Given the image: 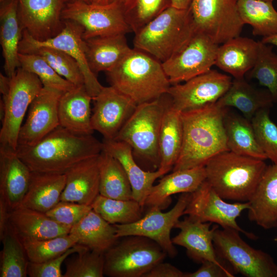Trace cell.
I'll return each mask as SVG.
<instances>
[{"mask_svg": "<svg viewBox=\"0 0 277 277\" xmlns=\"http://www.w3.org/2000/svg\"><path fill=\"white\" fill-rule=\"evenodd\" d=\"M248 202L249 220L265 229L277 226V164L267 165Z\"/></svg>", "mask_w": 277, "mask_h": 277, "instance_id": "484cf974", "label": "cell"}, {"mask_svg": "<svg viewBox=\"0 0 277 277\" xmlns=\"http://www.w3.org/2000/svg\"><path fill=\"white\" fill-rule=\"evenodd\" d=\"M248 73L249 77L265 87L277 102V54L272 46L259 41L256 60Z\"/></svg>", "mask_w": 277, "mask_h": 277, "instance_id": "60d3db41", "label": "cell"}, {"mask_svg": "<svg viewBox=\"0 0 277 277\" xmlns=\"http://www.w3.org/2000/svg\"><path fill=\"white\" fill-rule=\"evenodd\" d=\"M226 109L216 103L181 112L183 145L172 171L205 166L217 154L229 150L224 125Z\"/></svg>", "mask_w": 277, "mask_h": 277, "instance_id": "7a4b0ae2", "label": "cell"}, {"mask_svg": "<svg viewBox=\"0 0 277 277\" xmlns=\"http://www.w3.org/2000/svg\"><path fill=\"white\" fill-rule=\"evenodd\" d=\"M10 209L4 200L0 197V239L8 228Z\"/></svg>", "mask_w": 277, "mask_h": 277, "instance_id": "816d5d0a", "label": "cell"}, {"mask_svg": "<svg viewBox=\"0 0 277 277\" xmlns=\"http://www.w3.org/2000/svg\"><path fill=\"white\" fill-rule=\"evenodd\" d=\"M249 207L248 202H225L205 180L197 189L190 193L184 214L202 222L214 223L222 228L235 229L249 239H255L254 234L245 231L236 222L242 212Z\"/></svg>", "mask_w": 277, "mask_h": 277, "instance_id": "9a60e30c", "label": "cell"}, {"mask_svg": "<svg viewBox=\"0 0 277 277\" xmlns=\"http://www.w3.org/2000/svg\"><path fill=\"white\" fill-rule=\"evenodd\" d=\"M70 0H18L21 28L37 41L57 35L64 27L62 12Z\"/></svg>", "mask_w": 277, "mask_h": 277, "instance_id": "e0dca14e", "label": "cell"}, {"mask_svg": "<svg viewBox=\"0 0 277 277\" xmlns=\"http://www.w3.org/2000/svg\"><path fill=\"white\" fill-rule=\"evenodd\" d=\"M69 234L77 244L104 253L119 239L114 225L109 223L92 209L71 228Z\"/></svg>", "mask_w": 277, "mask_h": 277, "instance_id": "1f68e13d", "label": "cell"}, {"mask_svg": "<svg viewBox=\"0 0 277 277\" xmlns=\"http://www.w3.org/2000/svg\"><path fill=\"white\" fill-rule=\"evenodd\" d=\"M19 53L38 54L60 76L74 86L85 85L79 64L72 56L62 50L49 47H38L21 49Z\"/></svg>", "mask_w": 277, "mask_h": 277, "instance_id": "ab89813d", "label": "cell"}, {"mask_svg": "<svg viewBox=\"0 0 277 277\" xmlns=\"http://www.w3.org/2000/svg\"><path fill=\"white\" fill-rule=\"evenodd\" d=\"M274 102L267 89H256L242 77L232 80L229 89L216 104L223 108L234 107L251 121L259 110L270 108Z\"/></svg>", "mask_w": 277, "mask_h": 277, "instance_id": "d6a6232c", "label": "cell"}, {"mask_svg": "<svg viewBox=\"0 0 277 277\" xmlns=\"http://www.w3.org/2000/svg\"><path fill=\"white\" fill-rule=\"evenodd\" d=\"M240 232L229 228L215 229L213 246L218 258L232 271L246 277H277V264L268 253L246 243Z\"/></svg>", "mask_w": 277, "mask_h": 277, "instance_id": "ba28073f", "label": "cell"}, {"mask_svg": "<svg viewBox=\"0 0 277 277\" xmlns=\"http://www.w3.org/2000/svg\"><path fill=\"white\" fill-rule=\"evenodd\" d=\"M31 174L16 150L0 146V197L10 210L20 205L28 190Z\"/></svg>", "mask_w": 277, "mask_h": 277, "instance_id": "44dd1931", "label": "cell"}, {"mask_svg": "<svg viewBox=\"0 0 277 277\" xmlns=\"http://www.w3.org/2000/svg\"><path fill=\"white\" fill-rule=\"evenodd\" d=\"M66 263L63 277H103L104 275V253L85 247Z\"/></svg>", "mask_w": 277, "mask_h": 277, "instance_id": "f6af8a7d", "label": "cell"}, {"mask_svg": "<svg viewBox=\"0 0 277 277\" xmlns=\"http://www.w3.org/2000/svg\"><path fill=\"white\" fill-rule=\"evenodd\" d=\"M270 108L259 110L251 120L260 147L268 159L277 164V126L269 116Z\"/></svg>", "mask_w": 277, "mask_h": 277, "instance_id": "bcb514c9", "label": "cell"}, {"mask_svg": "<svg viewBox=\"0 0 277 277\" xmlns=\"http://www.w3.org/2000/svg\"><path fill=\"white\" fill-rule=\"evenodd\" d=\"M107 73L111 86L137 105L161 97L171 85L162 63L135 48Z\"/></svg>", "mask_w": 277, "mask_h": 277, "instance_id": "3957f363", "label": "cell"}, {"mask_svg": "<svg viewBox=\"0 0 277 277\" xmlns=\"http://www.w3.org/2000/svg\"><path fill=\"white\" fill-rule=\"evenodd\" d=\"M238 0H192L189 8L195 29L219 45L239 36L244 25Z\"/></svg>", "mask_w": 277, "mask_h": 277, "instance_id": "8fae6325", "label": "cell"}, {"mask_svg": "<svg viewBox=\"0 0 277 277\" xmlns=\"http://www.w3.org/2000/svg\"><path fill=\"white\" fill-rule=\"evenodd\" d=\"M120 239L104 254L105 275L143 277L167 255L155 242L146 237L128 235Z\"/></svg>", "mask_w": 277, "mask_h": 277, "instance_id": "52a82bcc", "label": "cell"}, {"mask_svg": "<svg viewBox=\"0 0 277 277\" xmlns=\"http://www.w3.org/2000/svg\"><path fill=\"white\" fill-rule=\"evenodd\" d=\"M123 6L126 20L135 33L171 5L170 0H128Z\"/></svg>", "mask_w": 277, "mask_h": 277, "instance_id": "ee69618b", "label": "cell"}, {"mask_svg": "<svg viewBox=\"0 0 277 277\" xmlns=\"http://www.w3.org/2000/svg\"><path fill=\"white\" fill-rule=\"evenodd\" d=\"M262 1H271V2H273V0H262Z\"/></svg>", "mask_w": 277, "mask_h": 277, "instance_id": "94428289", "label": "cell"}, {"mask_svg": "<svg viewBox=\"0 0 277 277\" xmlns=\"http://www.w3.org/2000/svg\"><path fill=\"white\" fill-rule=\"evenodd\" d=\"M259 41L240 36L219 46L215 65L235 78L244 77L253 67Z\"/></svg>", "mask_w": 277, "mask_h": 277, "instance_id": "4316f807", "label": "cell"}, {"mask_svg": "<svg viewBox=\"0 0 277 277\" xmlns=\"http://www.w3.org/2000/svg\"><path fill=\"white\" fill-rule=\"evenodd\" d=\"M170 100L166 93L157 99L137 105L113 139L128 144L133 154L157 169L160 164V131Z\"/></svg>", "mask_w": 277, "mask_h": 277, "instance_id": "8992f818", "label": "cell"}, {"mask_svg": "<svg viewBox=\"0 0 277 277\" xmlns=\"http://www.w3.org/2000/svg\"><path fill=\"white\" fill-rule=\"evenodd\" d=\"M204 166L173 171L153 185L144 207L156 206L161 209L168 205L170 196L179 193H192L206 180Z\"/></svg>", "mask_w": 277, "mask_h": 277, "instance_id": "83f0119b", "label": "cell"}, {"mask_svg": "<svg viewBox=\"0 0 277 277\" xmlns=\"http://www.w3.org/2000/svg\"><path fill=\"white\" fill-rule=\"evenodd\" d=\"M274 241H277V238L274 239Z\"/></svg>", "mask_w": 277, "mask_h": 277, "instance_id": "6125c7cd", "label": "cell"}, {"mask_svg": "<svg viewBox=\"0 0 277 277\" xmlns=\"http://www.w3.org/2000/svg\"><path fill=\"white\" fill-rule=\"evenodd\" d=\"M224 125L229 151L263 160L268 159L258 144L251 121L227 111Z\"/></svg>", "mask_w": 277, "mask_h": 277, "instance_id": "e575fe53", "label": "cell"}, {"mask_svg": "<svg viewBox=\"0 0 277 277\" xmlns=\"http://www.w3.org/2000/svg\"><path fill=\"white\" fill-rule=\"evenodd\" d=\"M64 92L43 87L32 101L20 129L18 146L36 144L60 125L58 104Z\"/></svg>", "mask_w": 277, "mask_h": 277, "instance_id": "ac0fdd59", "label": "cell"}, {"mask_svg": "<svg viewBox=\"0 0 277 277\" xmlns=\"http://www.w3.org/2000/svg\"><path fill=\"white\" fill-rule=\"evenodd\" d=\"M103 150L122 165L131 184L132 199L143 207L155 181L165 175L161 171H147L141 168L134 159L133 150L127 143L115 140L104 139Z\"/></svg>", "mask_w": 277, "mask_h": 277, "instance_id": "7402d4cb", "label": "cell"}, {"mask_svg": "<svg viewBox=\"0 0 277 277\" xmlns=\"http://www.w3.org/2000/svg\"><path fill=\"white\" fill-rule=\"evenodd\" d=\"M125 34L97 36L85 39L87 63L96 75L108 72L131 51Z\"/></svg>", "mask_w": 277, "mask_h": 277, "instance_id": "f546056e", "label": "cell"}, {"mask_svg": "<svg viewBox=\"0 0 277 277\" xmlns=\"http://www.w3.org/2000/svg\"><path fill=\"white\" fill-rule=\"evenodd\" d=\"M1 241L0 276H27L29 260L21 240L8 227Z\"/></svg>", "mask_w": 277, "mask_h": 277, "instance_id": "f35d334b", "label": "cell"}, {"mask_svg": "<svg viewBox=\"0 0 277 277\" xmlns=\"http://www.w3.org/2000/svg\"><path fill=\"white\" fill-rule=\"evenodd\" d=\"M195 31L190 8L172 6L135 33V48L165 62L180 50Z\"/></svg>", "mask_w": 277, "mask_h": 277, "instance_id": "5b68a950", "label": "cell"}, {"mask_svg": "<svg viewBox=\"0 0 277 277\" xmlns=\"http://www.w3.org/2000/svg\"><path fill=\"white\" fill-rule=\"evenodd\" d=\"M8 1V0H0V2H1V3H3V2H5V1Z\"/></svg>", "mask_w": 277, "mask_h": 277, "instance_id": "91938a15", "label": "cell"}, {"mask_svg": "<svg viewBox=\"0 0 277 277\" xmlns=\"http://www.w3.org/2000/svg\"><path fill=\"white\" fill-rule=\"evenodd\" d=\"M10 78L9 92L1 100L5 111L1 121L0 144L16 150L24 116L43 86L36 75L21 67Z\"/></svg>", "mask_w": 277, "mask_h": 277, "instance_id": "9c48e42d", "label": "cell"}, {"mask_svg": "<svg viewBox=\"0 0 277 277\" xmlns=\"http://www.w3.org/2000/svg\"><path fill=\"white\" fill-rule=\"evenodd\" d=\"M190 196V193H183L173 208L167 212H162L161 209L156 206L151 207L144 216L135 222L115 224L117 236L146 237L155 242L167 255L174 257L177 250L170 238L171 231L184 215Z\"/></svg>", "mask_w": 277, "mask_h": 277, "instance_id": "4fadbf2b", "label": "cell"}, {"mask_svg": "<svg viewBox=\"0 0 277 277\" xmlns=\"http://www.w3.org/2000/svg\"><path fill=\"white\" fill-rule=\"evenodd\" d=\"M62 16L63 20L74 22L83 28L84 39L132 31L126 20L123 4L117 2L95 4L69 1Z\"/></svg>", "mask_w": 277, "mask_h": 277, "instance_id": "30bf717a", "label": "cell"}, {"mask_svg": "<svg viewBox=\"0 0 277 277\" xmlns=\"http://www.w3.org/2000/svg\"><path fill=\"white\" fill-rule=\"evenodd\" d=\"M66 182L65 174L32 172L28 190L18 207L46 213L60 201Z\"/></svg>", "mask_w": 277, "mask_h": 277, "instance_id": "4dcf8cb0", "label": "cell"}, {"mask_svg": "<svg viewBox=\"0 0 277 277\" xmlns=\"http://www.w3.org/2000/svg\"><path fill=\"white\" fill-rule=\"evenodd\" d=\"M91 209V205L60 201L46 214L58 224L71 228Z\"/></svg>", "mask_w": 277, "mask_h": 277, "instance_id": "7dc6e473", "label": "cell"}, {"mask_svg": "<svg viewBox=\"0 0 277 277\" xmlns=\"http://www.w3.org/2000/svg\"><path fill=\"white\" fill-rule=\"evenodd\" d=\"M92 100L84 85L63 93L58 104L60 125L75 134H92Z\"/></svg>", "mask_w": 277, "mask_h": 277, "instance_id": "d4e9b609", "label": "cell"}, {"mask_svg": "<svg viewBox=\"0 0 277 277\" xmlns=\"http://www.w3.org/2000/svg\"><path fill=\"white\" fill-rule=\"evenodd\" d=\"M85 247L77 244L62 254L41 263L28 262L27 275L30 277H63L61 266L68 256L77 253Z\"/></svg>", "mask_w": 277, "mask_h": 277, "instance_id": "c3c4849f", "label": "cell"}, {"mask_svg": "<svg viewBox=\"0 0 277 277\" xmlns=\"http://www.w3.org/2000/svg\"><path fill=\"white\" fill-rule=\"evenodd\" d=\"M93 100L92 127L106 140L115 137L137 106L131 98L111 86H103Z\"/></svg>", "mask_w": 277, "mask_h": 277, "instance_id": "d6986e66", "label": "cell"}, {"mask_svg": "<svg viewBox=\"0 0 277 277\" xmlns=\"http://www.w3.org/2000/svg\"><path fill=\"white\" fill-rule=\"evenodd\" d=\"M183 141L181 112L173 107L170 99L164 112L159 138L160 164L158 169L164 174L173 169L177 162Z\"/></svg>", "mask_w": 277, "mask_h": 277, "instance_id": "836d02e7", "label": "cell"}, {"mask_svg": "<svg viewBox=\"0 0 277 277\" xmlns=\"http://www.w3.org/2000/svg\"><path fill=\"white\" fill-rule=\"evenodd\" d=\"M211 224L187 216L175 225L174 228L180 231L172 239V242L174 245L185 248L187 255L197 263L208 261L223 264L216 255L213 243L218 226L210 228Z\"/></svg>", "mask_w": 277, "mask_h": 277, "instance_id": "ffe728a7", "label": "cell"}, {"mask_svg": "<svg viewBox=\"0 0 277 277\" xmlns=\"http://www.w3.org/2000/svg\"><path fill=\"white\" fill-rule=\"evenodd\" d=\"M89 3L95 4H106L110 3V0H88Z\"/></svg>", "mask_w": 277, "mask_h": 277, "instance_id": "9f6ffc18", "label": "cell"}, {"mask_svg": "<svg viewBox=\"0 0 277 277\" xmlns=\"http://www.w3.org/2000/svg\"><path fill=\"white\" fill-rule=\"evenodd\" d=\"M261 42L264 44L272 45L277 48V33L271 36L263 37Z\"/></svg>", "mask_w": 277, "mask_h": 277, "instance_id": "11a10c76", "label": "cell"}, {"mask_svg": "<svg viewBox=\"0 0 277 277\" xmlns=\"http://www.w3.org/2000/svg\"><path fill=\"white\" fill-rule=\"evenodd\" d=\"M20 67L36 75L43 87L53 88L63 92L75 87L60 76L40 55L34 53L18 54Z\"/></svg>", "mask_w": 277, "mask_h": 277, "instance_id": "7bdbcfd3", "label": "cell"}, {"mask_svg": "<svg viewBox=\"0 0 277 277\" xmlns=\"http://www.w3.org/2000/svg\"><path fill=\"white\" fill-rule=\"evenodd\" d=\"M185 273L171 264L161 262L143 277H184Z\"/></svg>", "mask_w": 277, "mask_h": 277, "instance_id": "f907efd6", "label": "cell"}, {"mask_svg": "<svg viewBox=\"0 0 277 277\" xmlns=\"http://www.w3.org/2000/svg\"><path fill=\"white\" fill-rule=\"evenodd\" d=\"M231 82V76L211 69L183 84L171 85L167 93L174 108L188 112L215 104Z\"/></svg>", "mask_w": 277, "mask_h": 277, "instance_id": "5bb4252c", "label": "cell"}, {"mask_svg": "<svg viewBox=\"0 0 277 277\" xmlns=\"http://www.w3.org/2000/svg\"><path fill=\"white\" fill-rule=\"evenodd\" d=\"M23 30L18 15V0H8L1 3L0 43L4 59V70L11 77L20 67L19 45Z\"/></svg>", "mask_w": 277, "mask_h": 277, "instance_id": "f1b7e54d", "label": "cell"}, {"mask_svg": "<svg viewBox=\"0 0 277 277\" xmlns=\"http://www.w3.org/2000/svg\"><path fill=\"white\" fill-rule=\"evenodd\" d=\"M8 227L21 241L53 238L68 234L71 230L45 213L21 207L9 211Z\"/></svg>", "mask_w": 277, "mask_h": 277, "instance_id": "603a6c76", "label": "cell"}, {"mask_svg": "<svg viewBox=\"0 0 277 277\" xmlns=\"http://www.w3.org/2000/svg\"><path fill=\"white\" fill-rule=\"evenodd\" d=\"M103 150V142L92 134H75L59 125L35 145L18 146L16 152L32 172L65 174Z\"/></svg>", "mask_w": 277, "mask_h": 277, "instance_id": "6da1fadb", "label": "cell"}, {"mask_svg": "<svg viewBox=\"0 0 277 277\" xmlns=\"http://www.w3.org/2000/svg\"><path fill=\"white\" fill-rule=\"evenodd\" d=\"M64 21L63 30L55 36L44 41L33 39L26 31H23L19 45L21 49L38 47H49L62 50L74 58L81 69L85 86L92 97L96 96L103 86L87 63L85 53V42L83 38V28L78 23Z\"/></svg>", "mask_w": 277, "mask_h": 277, "instance_id": "2e32d148", "label": "cell"}, {"mask_svg": "<svg viewBox=\"0 0 277 277\" xmlns=\"http://www.w3.org/2000/svg\"><path fill=\"white\" fill-rule=\"evenodd\" d=\"M237 5L242 21L251 26L254 35L265 37L277 33V11L272 2L238 0Z\"/></svg>", "mask_w": 277, "mask_h": 277, "instance_id": "8d00e7d4", "label": "cell"}, {"mask_svg": "<svg viewBox=\"0 0 277 277\" xmlns=\"http://www.w3.org/2000/svg\"><path fill=\"white\" fill-rule=\"evenodd\" d=\"M11 78L10 77L0 73V92L3 97L8 93L10 87Z\"/></svg>", "mask_w": 277, "mask_h": 277, "instance_id": "f5cc1de1", "label": "cell"}, {"mask_svg": "<svg viewBox=\"0 0 277 277\" xmlns=\"http://www.w3.org/2000/svg\"><path fill=\"white\" fill-rule=\"evenodd\" d=\"M206 180L223 199L248 202L267 165L265 160L229 150L221 152L205 165Z\"/></svg>", "mask_w": 277, "mask_h": 277, "instance_id": "277c9868", "label": "cell"}, {"mask_svg": "<svg viewBox=\"0 0 277 277\" xmlns=\"http://www.w3.org/2000/svg\"><path fill=\"white\" fill-rule=\"evenodd\" d=\"M99 155L79 162L66 172L60 201L91 205L100 194Z\"/></svg>", "mask_w": 277, "mask_h": 277, "instance_id": "cb8c5ba5", "label": "cell"}, {"mask_svg": "<svg viewBox=\"0 0 277 277\" xmlns=\"http://www.w3.org/2000/svg\"><path fill=\"white\" fill-rule=\"evenodd\" d=\"M191 1L192 0H170L172 6L182 9L189 8Z\"/></svg>", "mask_w": 277, "mask_h": 277, "instance_id": "db71d44e", "label": "cell"}, {"mask_svg": "<svg viewBox=\"0 0 277 277\" xmlns=\"http://www.w3.org/2000/svg\"><path fill=\"white\" fill-rule=\"evenodd\" d=\"M196 271L185 273L184 277H233L234 272L224 264H219L212 261H205Z\"/></svg>", "mask_w": 277, "mask_h": 277, "instance_id": "681fc988", "label": "cell"}, {"mask_svg": "<svg viewBox=\"0 0 277 277\" xmlns=\"http://www.w3.org/2000/svg\"><path fill=\"white\" fill-rule=\"evenodd\" d=\"M29 262L41 263L56 258L77 245L70 234L42 240L22 241Z\"/></svg>", "mask_w": 277, "mask_h": 277, "instance_id": "b9f144b4", "label": "cell"}, {"mask_svg": "<svg viewBox=\"0 0 277 277\" xmlns=\"http://www.w3.org/2000/svg\"><path fill=\"white\" fill-rule=\"evenodd\" d=\"M100 194L109 198L132 199L131 184L121 164L103 150L98 156Z\"/></svg>", "mask_w": 277, "mask_h": 277, "instance_id": "d590c367", "label": "cell"}, {"mask_svg": "<svg viewBox=\"0 0 277 277\" xmlns=\"http://www.w3.org/2000/svg\"><path fill=\"white\" fill-rule=\"evenodd\" d=\"M91 206L94 211L112 225L135 222L143 216L144 207L133 199H114L101 194Z\"/></svg>", "mask_w": 277, "mask_h": 277, "instance_id": "74e56055", "label": "cell"}, {"mask_svg": "<svg viewBox=\"0 0 277 277\" xmlns=\"http://www.w3.org/2000/svg\"><path fill=\"white\" fill-rule=\"evenodd\" d=\"M219 46L195 29L184 46L162 63L171 84L186 82L211 70L215 65Z\"/></svg>", "mask_w": 277, "mask_h": 277, "instance_id": "7c38bea8", "label": "cell"}, {"mask_svg": "<svg viewBox=\"0 0 277 277\" xmlns=\"http://www.w3.org/2000/svg\"><path fill=\"white\" fill-rule=\"evenodd\" d=\"M70 1H84L85 2L89 3L88 0H70Z\"/></svg>", "mask_w": 277, "mask_h": 277, "instance_id": "680465c9", "label": "cell"}, {"mask_svg": "<svg viewBox=\"0 0 277 277\" xmlns=\"http://www.w3.org/2000/svg\"><path fill=\"white\" fill-rule=\"evenodd\" d=\"M128 0H110V3L112 2H117L122 4H124L126 3Z\"/></svg>", "mask_w": 277, "mask_h": 277, "instance_id": "6f0895ef", "label": "cell"}]
</instances>
